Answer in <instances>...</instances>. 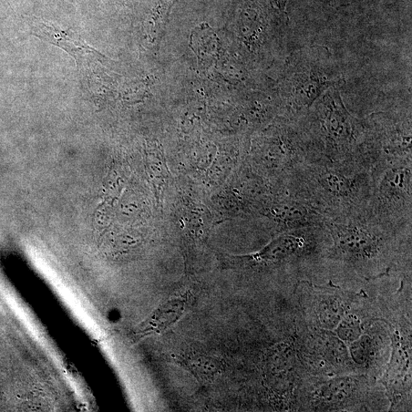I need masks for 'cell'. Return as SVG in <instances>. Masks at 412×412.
Wrapping results in <instances>:
<instances>
[{
	"instance_id": "6da1fadb",
	"label": "cell",
	"mask_w": 412,
	"mask_h": 412,
	"mask_svg": "<svg viewBox=\"0 0 412 412\" xmlns=\"http://www.w3.org/2000/svg\"><path fill=\"white\" fill-rule=\"evenodd\" d=\"M282 185L325 219L367 210L373 188L371 170L358 163L323 159L300 164Z\"/></svg>"
},
{
	"instance_id": "7a4b0ae2",
	"label": "cell",
	"mask_w": 412,
	"mask_h": 412,
	"mask_svg": "<svg viewBox=\"0 0 412 412\" xmlns=\"http://www.w3.org/2000/svg\"><path fill=\"white\" fill-rule=\"evenodd\" d=\"M328 259L363 274L386 271L411 232H397L381 224L367 210L326 219Z\"/></svg>"
},
{
	"instance_id": "3957f363",
	"label": "cell",
	"mask_w": 412,
	"mask_h": 412,
	"mask_svg": "<svg viewBox=\"0 0 412 412\" xmlns=\"http://www.w3.org/2000/svg\"><path fill=\"white\" fill-rule=\"evenodd\" d=\"M339 88L325 92L298 119L312 139L319 159L358 163L369 169L362 154V119L347 109Z\"/></svg>"
},
{
	"instance_id": "277c9868",
	"label": "cell",
	"mask_w": 412,
	"mask_h": 412,
	"mask_svg": "<svg viewBox=\"0 0 412 412\" xmlns=\"http://www.w3.org/2000/svg\"><path fill=\"white\" fill-rule=\"evenodd\" d=\"M345 82L342 69L327 48L310 45L296 50L286 60L278 86L281 117L300 119L325 92Z\"/></svg>"
},
{
	"instance_id": "5b68a950",
	"label": "cell",
	"mask_w": 412,
	"mask_h": 412,
	"mask_svg": "<svg viewBox=\"0 0 412 412\" xmlns=\"http://www.w3.org/2000/svg\"><path fill=\"white\" fill-rule=\"evenodd\" d=\"M371 175L369 213L391 230L411 232L412 160L379 161Z\"/></svg>"
},
{
	"instance_id": "8992f818",
	"label": "cell",
	"mask_w": 412,
	"mask_h": 412,
	"mask_svg": "<svg viewBox=\"0 0 412 412\" xmlns=\"http://www.w3.org/2000/svg\"><path fill=\"white\" fill-rule=\"evenodd\" d=\"M362 119V151L371 166L379 161L412 160L411 108L374 112Z\"/></svg>"
},
{
	"instance_id": "52a82bcc",
	"label": "cell",
	"mask_w": 412,
	"mask_h": 412,
	"mask_svg": "<svg viewBox=\"0 0 412 412\" xmlns=\"http://www.w3.org/2000/svg\"><path fill=\"white\" fill-rule=\"evenodd\" d=\"M183 363L195 376L212 382L222 374L223 366L219 359L204 355H193L184 359Z\"/></svg>"
},
{
	"instance_id": "ba28073f",
	"label": "cell",
	"mask_w": 412,
	"mask_h": 412,
	"mask_svg": "<svg viewBox=\"0 0 412 412\" xmlns=\"http://www.w3.org/2000/svg\"><path fill=\"white\" fill-rule=\"evenodd\" d=\"M33 35L49 41L50 43L56 45L60 48H63L67 53L73 55L75 51L82 49H92L84 43H80L77 38H74L71 33H66L65 32H60L57 29L51 27L44 26L41 28L40 32L34 33Z\"/></svg>"
},
{
	"instance_id": "9c48e42d",
	"label": "cell",
	"mask_w": 412,
	"mask_h": 412,
	"mask_svg": "<svg viewBox=\"0 0 412 412\" xmlns=\"http://www.w3.org/2000/svg\"><path fill=\"white\" fill-rule=\"evenodd\" d=\"M317 315L319 322L326 328L337 327L344 316V307L336 297L322 298L317 306Z\"/></svg>"
},
{
	"instance_id": "30bf717a",
	"label": "cell",
	"mask_w": 412,
	"mask_h": 412,
	"mask_svg": "<svg viewBox=\"0 0 412 412\" xmlns=\"http://www.w3.org/2000/svg\"><path fill=\"white\" fill-rule=\"evenodd\" d=\"M181 300H173L162 305L153 318L154 331L163 332L176 322L184 311Z\"/></svg>"
},
{
	"instance_id": "8fae6325",
	"label": "cell",
	"mask_w": 412,
	"mask_h": 412,
	"mask_svg": "<svg viewBox=\"0 0 412 412\" xmlns=\"http://www.w3.org/2000/svg\"><path fill=\"white\" fill-rule=\"evenodd\" d=\"M353 388L352 381L348 379H337L325 385L322 391V396L328 403H338L345 399Z\"/></svg>"
},
{
	"instance_id": "7c38bea8",
	"label": "cell",
	"mask_w": 412,
	"mask_h": 412,
	"mask_svg": "<svg viewBox=\"0 0 412 412\" xmlns=\"http://www.w3.org/2000/svg\"><path fill=\"white\" fill-rule=\"evenodd\" d=\"M337 333L342 341L354 342L362 334V327L357 318L349 315L343 318L337 326Z\"/></svg>"
},
{
	"instance_id": "4fadbf2b",
	"label": "cell",
	"mask_w": 412,
	"mask_h": 412,
	"mask_svg": "<svg viewBox=\"0 0 412 412\" xmlns=\"http://www.w3.org/2000/svg\"><path fill=\"white\" fill-rule=\"evenodd\" d=\"M372 349L370 340L368 337H362L358 338L353 342L352 347H350V352L355 360L359 364H364L367 362Z\"/></svg>"
}]
</instances>
